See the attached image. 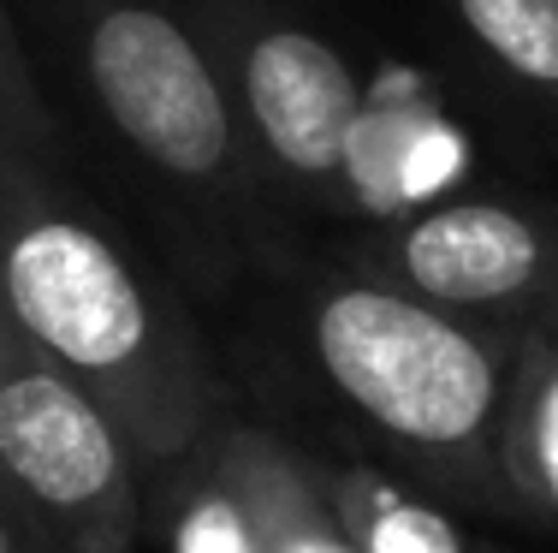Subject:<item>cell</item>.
Returning <instances> with one entry per match:
<instances>
[{
	"label": "cell",
	"mask_w": 558,
	"mask_h": 553,
	"mask_svg": "<svg viewBox=\"0 0 558 553\" xmlns=\"http://www.w3.org/2000/svg\"><path fill=\"white\" fill-rule=\"evenodd\" d=\"M475 553H511V548H494V542H482V548H475Z\"/></svg>",
	"instance_id": "16"
},
{
	"label": "cell",
	"mask_w": 558,
	"mask_h": 553,
	"mask_svg": "<svg viewBox=\"0 0 558 553\" xmlns=\"http://www.w3.org/2000/svg\"><path fill=\"white\" fill-rule=\"evenodd\" d=\"M310 465L356 553H475L482 548L428 494L410 489L392 470L356 465V458H322V453H310Z\"/></svg>",
	"instance_id": "9"
},
{
	"label": "cell",
	"mask_w": 558,
	"mask_h": 553,
	"mask_svg": "<svg viewBox=\"0 0 558 553\" xmlns=\"http://www.w3.org/2000/svg\"><path fill=\"white\" fill-rule=\"evenodd\" d=\"M0 143L31 155H60V125L43 101L31 60H24V36L12 24L7 0H0Z\"/></svg>",
	"instance_id": "12"
},
{
	"label": "cell",
	"mask_w": 558,
	"mask_h": 553,
	"mask_svg": "<svg viewBox=\"0 0 558 553\" xmlns=\"http://www.w3.org/2000/svg\"><path fill=\"white\" fill-rule=\"evenodd\" d=\"M0 506L31 553H131L149 530V470L84 387L24 358L0 387Z\"/></svg>",
	"instance_id": "5"
},
{
	"label": "cell",
	"mask_w": 558,
	"mask_h": 553,
	"mask_svg": "<svg viewBox=\"0 0 558 553\" xmlns=\"http://www.w3.org/2000/svg\"><path fill=\"white\" fill-rule=\"evenodd\" d=\"M310 369L434 494L505 512L499 417L517 369V327L451 315L368 268H327L298 310Z\"/></svg>",
	"instance_id": "2"
},
{
	"label": "cell",
	"mask_w": 558,
	"mask_h": 553,
	"mask_svg": "<svg viewBox=\"0 0 558 553\" xmlns=\"http://www.w3.org/2000/svg\"><path fill=\"white\" fill-rule=\"evenodd\" d=\"M535 327H547V334H558V292L547 298V310H541V315H535Z\"/></svg>",
	"instance_id": "15"
},
{
	"label": "cell",
	"mask_w": 558,
	"mask_h": 553,
	"mask_svg": "<svg viewBox=\"0 0 558 553\" xmlns=\"http://www.w3.org/2000/svg\"><path fill=\"white\" fill-rule=\"evenodd\" d=\"M54 161L0 143V304L24 351L84 387L161 477L232 423L226 381L179 298L65 191Z\"/></svg>",
	"instance_id": "1"
},
{
	"label": "cell",
	"mask_w": 558,
	"mask_h": 553,
	"mask_svg": "<svg viewBox=\"0 0 558 553\" xmlns=\"http://www.w3.org/2000/svg\"><path fill=\"white\" fill-rule=\"evenodd\" d=\"M31 351H24V339H19V327H12V315H7V304H0V387L12 381V369H19Z\"/></svg>",
	"instance_id": "13"
},
{
	"label": "cell",
	"mask_w": 558,
	"mask_h": 553,
	"mask_svg": "<svg viewBox=\"0 0 558 553\" xmlns=\"http://www.w3.org/2000/svg\"><path fill=\"white\" fill-rule=\"evenodd\" d=\"M220 453L244 482V500L262 524V548L268 553H356L344 524L333 518V506H327L303 446L232 417L220 429Z\"/></svg>",
	"instance_id": "7"
},
{
	"label": "cell",
	"mask_w": 558,
	"mask_h": 553,
	"mask_svg": "<svg viewBox=\"0 0 558 553\" xmlns=\"http://www.w3.org/2000/svg\"><path fill=\"white\" fill-rule=\"evenodd\" d=\"M108 143L191 227L232 232L262 215L226 72L196 0H31Z\"/></svg>",
	"instance_id": "3"
},
{
	"label": "cell",
	"mask_w": 558,
	"mask_h": 553,
	"mask_svg": "<svg viewBox=\"0 0 558 553\" xmlns=\"http://www.w3.org/2000/svg\"><path fill=\"white\" fill-rule=\"evenodd\" d=\"M451 19L505 84L558 108V0H451Z\"/></svg>",
	"instance_id": "11"
},
{
	"label": "cell",
	"mask_w": 558,
	"mask_h": 553,
	"mask_svg": "<svg viewBox=\"0 0 558 553\" xmlns=\"http://www.w3.org/2000/svg\"><path fill=\"white\" fill-rule=\"evenodd\" d=\"M0 553H31V542L19 536V524H12L7 506H0Z\"/></svg>",
	"instance_id": "14"
},
{
	"label": "cell",
	"mask_w": 558,
	"mask_h": 553,
	"mask_svg": "<svg viewBox=\"0 0 558 553\" xmlns=\"http://www.w3.org/2000/svg\"><path fill=\"white\" fill-rule=\"evenodd\" d=\"M196 12L262 191L322 215H356L368 84L339 36H327L291 0H196Z\"/></svg>",
	"instance_id": "4"
},
{
	"label": "cell",
	"mask_w": 558,
	"mask_h": 553,
	"mask_svg": "<svg viewBox=\"0 0 558 553\" xmlns=\"http://www.w3.org/2000/svg\"><path fill=\"white\" fill-rule=\"evenodd\" d=\"M356 268L422 304L523 334L558 292V215L505 196L416 203L368 239Z\"/></svg>",
	"instance_id": "6"
},
{
	"label": "cell",
	"mask_w": 558,
	"mask_h": 553,
	"mask_svg": "<svg viewBox=\"0 0 558 553\" xmlns=\"http://www.w3.org/2000/svg\"><path fill=\"white\" fill-rule=\"evenodd\" d=\"M499 489L505 512L558 524V334L523 327L517 369L499 417Z\"/></svg>",
	"instance_id": "8"
},
{
	"label": "cell",
	"mask_w": 558,
	"mask_h": 553,
	"mask_svg": "<svg viewBox=\"0 0 558 553\" xmlns=\"http://www.w3.org/2000/svg\"><path fill=\"white\" fill-rule=\"evenodd\" d=\"M220 429L161 477H149V524L161 536V553H268L244 482L220 453Z\"/></svg>",
	"instance_id": "10"
}]
</instances>
